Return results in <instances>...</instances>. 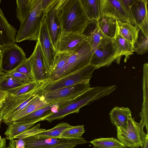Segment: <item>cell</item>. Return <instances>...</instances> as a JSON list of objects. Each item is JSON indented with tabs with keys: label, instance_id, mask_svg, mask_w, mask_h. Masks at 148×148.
I'll return each instance as SVG.
<instances>
[{
	"label": "cell",
	"instance_id": "7402d4cb",
	"mask_svg": "<svg viewBox=\"0 0 148 148\" xmlns=\"http://www.w3.org/2000/svg\"><path fill=\"white\" fill-rule=\"evenodd\" d=\"M40 94L37 96L23 110L14 115L4 123L8 125L14 121L49 104L42 99Z\"/></svg>",
	"mask_w": 148,
	"mask_h": 148
},
{
	"label": "cell",
	"instance_id": "30bf717a",
	"mask_svg": "<svg viewBox=\"0 0 148 148\" xmlns=\"http://www.w3.org/2000/svg\"><path fill=\"white\" fill-rule=\"evenodd\" d=\"M38 39L44 58L45 75L49 78L54 68L57 51L51 38L45 17L42 22Z\"/></svg>",
	"mask_w": 148,
	"mask_h": 148
},
{
	"label": "cell",
	"instance_id": "b9f144b4",
	"mask_svg": "<svg viewBox=\"0 0 148 148\" xmlns=\"http://www.w3.org/2000/svg\"><path fill=\"white\" fill-rule=\"evenodd\" d=\"M78 145L75 143H65L59 144L41 148H74L75 146Z\"/></svg>",
	"mask_w": 148,
	"mask_h": 148
},
{
	"label": "cell",
	"instance_id": "8992f818",
	"mask_svg": "<svg viewBox=\"0 0 148 148\" xmlns=\"http://www.w3.org/2000/svg\"><path fill=\"white\" fill-rule=\"evenodd\" d=\"M46 81L42 85L29 93L18 95L8 94L0 111L3 113V122L4 123L23 110L39 95L38 92L43 88Z\"/></svg>",
	"mask_w": 148,
	"mask_h": 148
},
{
	"label": "cell",
	"instance_id": "2e32d148",
	"mask_svg": "<svg viewBox=\"0 0 148 148\" xmlns=\"http://www.w3.org/2000/svg\"><path fill=\"white\" fill-rule=\"evenodd\" d=\"M30 64L34 81H43L47 79L45 75V64L39 41L37 40L34 50L28 58Z\"/></svg>",
	"mask_w": 148,
	"mask_h": 148
},
{
	"label": "cell",
	"instance_id": "bcb514c9",
	"mask_svg": "<svg viewBox=\"0 0 148 148\" xmlns=\"http://www.w3.org/2000/svg\"><path fill=\"white\" fill-rule=\"evenodd\" d=\"M6 97H0V111L4 104Z\"/></svg>",
	"mask_w": 148,
	"mask_h": 148
},
{
	"label": "cell",
	"instance_id": "f546056e",
	"mask_svg": "<svg viewBox=\"0 0 148 148\" xmlns=\"http://www.w3.org/2000/svg\"><path fill=\"white\" fill-rule=\"evenodd\" d=\"M94 148H127L118 139L114 138H99L89 142Z\"/></svg>",
	"mask_w": 148,
	"mask_h": 148
},
{
	"label": "cell",
	"instance_id": "83f0119b",
	"mask_svg": "<svg viewBox=\"0 0 148 148\" xmlns=\"http://www.w3.org/2000/svg\"><path fill=\"white\" fill-rule=\"evenodd\" d=\"M116 20L110 17L101 16L97 21L98 25L102 32L108 37L113 38L116 30Z\"/></svg>",
	"mask_w": 148,
	"mask_h": 148
},
{
	"label": "cell",
	"instance_id": "8fae6325",
	"mask_svg": "<svg viewBox=\"0 0 148 148\" xmlns=\"http://www.w3.org/2000/svg\"><path fill=\"white\" fill-rule=\"evenodd\" d=\"M1 69L5 73L10 72L27 58L23 49L15 43L1 50Z\"/></svg>",
	"mask_w": 148,
	"mask_h": 148
},
{
	"label": "cell",
	"instance_id": "4fadbf2b",
	"mask_svg": "<svg viewBox=\"0 0 148 148\" xmlns=\"http://www.w3.org/2000/svg\"><path fill=\"white\" fill-rule=\"evenodd\" d=\"M59 1V0H56L45 11L47 27L53 45L56 51L57 42L62 32L58 12Z\"/></svg>",
	"mask_w": 148,
	"mask_h": 148
},
{
	"label": "cell",
	"instance_id": "ba28073f",
	"mask_svg": "<svg viewBox=\"0 0 148 148\" xmlns=\"http://www.w3.org/2000/svg\"><path fill=\"white\" fill-rule=\"evenodd\" d=\"M90 88L89 81H87L53 91L43 92L40 95L44 101L49 104L61 100L75 98Z\"/></svg>",
	"mask_w": 148,
	"mask_h": 148
},
{
	"label": "cell",
	"instance_id": "8d00e7d4",
	"mask_svg": "<svg viewBox=\"0 0 148 148\" xmlns=\"http://www.w3.org/2000/svg\"><path fill=\"white\" fill-rule=\"evenodd\" d=\"M14 70L25 75L32 82L34 81L31 65L28 58Z\"/></svg>",
	"mask_w": 148,
	"mask_h": 148
},
{
	"label": "cell",
	"instance_id": "5bb4252c",
	"mask_svg": "<svg viewBox=\"0 0 148 148\" xmlns=\"http://www.w3.org/2000/svg\"><path fill=\"white\" fill-rule=\"evenodd\" d=\"M25 142V148H41L65 143H75L82 145L87 142L83 138L80 139H69L62 138H37L33 136L23 139Z\"/></svg>",
	"mask_w": 148,
	"mask_h": 148
},
{
	"label": "cell",
	"instance_id": "6da1fadb",
	"mask_svg": "<svg viewBox=\"0 0 148 148\" xmlns=\"http://www.w3.org/2000/svg\"><path fill=\"white\" fill-rule=\"evenodd\" d=\"M58 12L62 32L82 34L90 21L84 13L80 0H59Z\"/></svg>",
	"mask_w": 148,
	"mask_h": 148
},
{
	"label": "cell",
	"instance_id": "7a4b0ae2",
	"mask_svg": "<svg viewBox=\"0 0 148 148\" xmlns=\"http://www.w3.org/2000/svg\"><path fill=\"white\" fill-rule=\"evenodd\" d=\"M42 0H31L27 14L20 23L15 42L25 40H37L45 12L42 6Z\"/></svg>",
	"mask_w": 148,
	"mask_h": 148
},
{
	"label": "cell",
	"instance_id": "c3c4849f",
	"mask_svg": "<svg viewBox=\"0 0 148 148\" xmlns=\"http://www.w3.org/2000/svg\"><path fill=\"white\" fill-rule=\"evenodd\" d=\"M5 73L2 72L0 73V82L5 77Z\"/></svg>",
	"mask_w": 148,
	"mask_h": 148
},
{
	"label": "cell",
	"instance_id": "7bdbcfd3",
	"mask_svg": "<svg viewBox=\"0 0 148 148\" xmlns=\"http://www.w3.org/2000/svg\"><path fill=\"white\" fill-rule=\"evenodd\" d=\"M56 0H42V6L43 9L46 10Z\"/></svg>",
	"mask_w": 148,
	"mask_h": 148
},
{
	"label": "cell",
	"instance_id": "db71d44e",
	"mask_svg": "<svg viewBox=\"0 0 148 148\" xmlns=\"http://www.w3.org/2000/svg\"><path fill=\"white\" fill-rule=\"evenodd\" d=\"M73 148V147H70V148Z\"/></svg>",
	"mask_w": 148,
	"mask_h": 148
},
{
	"label": "cell",
	"instance_id": "f907efd6",
	"mask_svg": "<svg viewBox=\"0 0 148 148\" xmlns=\"http://www.w3.org/2000/svg\"><path fill=\"white\" fill-rule=\"evenodd\" d=\"M2 71L1 69V50H0V73Z\"/></svg>",
	"mask_w": 148,
	"mask_h": 148
},
{
	"label": "cell",
	"instance_id": "f35d334b",
	"mask_svg": "<svg viewBox=\"0 0 148 148\" xmlns=\"http://www.w3.org/2000/svg\"><path fill=\"white\" fill-rule=\"evenodd\" d=\"M5 77H11L23 84L32 82L26 75L14 70L5 73Z\"/></svg>",
	"mask_w": 148,
	"mask_h": 148
},
{
	"label": "cell",
	"instance_id": "52a82bcc",
	"mask_svg": "<svg viewBox=\"0 0 148 148\" xmlns=\"http://www.w3.org/2000/svg\"><path fill=\"white\" fill-rule=\"evenodd\" d=\"M95 69L93 66L89 64L79 71L57 79L52 81L49 80L42 89V93L89 81Z\"/></svg>",
	"mask_w": 148,
	"mask_h": 148
},
{
	"label": "cell",
	"instance_id": "ee69618b",
	"mask_svg": "<svg viewBox=\"0 0 148 148\" xmlns=\"http://www.w3.org/2000/svg\"><path fill=\"white\" fill-rule=\"evenodd\" d=\"M122 1L128 12L131 16L130 8L134 0H122Z\"/></svg>",
	"mask_w": 148,
	"mask_h": 148
},
{
	"label": "cell",
	"instance_id": "836d02e7",
	"mask_svg": "<svg viewBox=\"0 0 148 148\" xmlns=\"http://www.w3.org/2000/svg\"><path fill=\"white\" fill-rule=\"evenodd\" d=\"M71 52L72 51L57 52L55 58L54 68L50 76L55 73L63 67L70 56Z\"/></svg>",
	"mask_w": 148,
	"mask_h": 148
},
{
	"label": "cell",
	"instance_id": "4316f807",
	"mask_svg": "<svg viewBox=\"0 0 148 148\" xmlns=\"http://www.w3.org/2000/svg\"><path fill=\"white\" fill-rule=\"evenodd\" d=\"M45 118H41L33 121L24 123H12L8 125L5 134L6 139L10 140L34 125L37 122L42 121Z\"/></svg>",
	"mask_w": 148,
	"mask_h": 148
},
{
	"label": "cell",
	"instance_id": "74e56055",
	"mask_svg": "<svg viewBox=\"0 0 148 148\" xmlns=\"http://www.w3.org/2000/svg\"><path fill=\"white\" fill-rule=\"evenodd\" d=\"M40 124L36 125L29 129H28L16 136L14 138L23 139L26 137L33 135L46 130L45 129L40 128Z\"/></svg>",
	"mask_w": 148,
	"mask_h": 148
},
{
	"label": "cell",
	"instance_id": "484cf974",
	"mask_svg": "<svg viewBox=\"0 0 148 148\" xmlns=\"http://www.w3.org/2000/svg\"><path fill=\"white\" fill-rule=\"evenodd\" d=\"M83 10L90 20L98 21L101 16L100 0H80Z\"/></svg>",
	"mask_w": 148,
	"mask_h": 148
},
{
	"label": "cell",
	"instance_id": "1f68e13d",
	"mask_svg": "<svg viewBox=\"0 0 148 148\" xmlns=\"http://www.w3.org/2000/svg\"><path fill=\"white\" fill-rule=\"evenodd\" d=\"M148 36L145 35L140 29L137 40L133 45L134 52L142 55L148 51Z\"/></svg>",
	"mask_w": 148,
	"mask_h": 148
},
{
	"label": "cell",
	"instance_id": "ac0fdd59",
	"mask_svg": "<svg viewBox=\"0 0 148 148\" xmlns=\"http://www.w3.org/2000/svg\"><path fill=\"white\" fill-rule=\"evenodd\" d=\"M16 32V29L8 22L0 7V50L15 43Z\"/></svg>",
	"mask_w": 148,
	"mask_h": 148
},
{
	"label": "cell",
	"instance_id": "277c9868",
	"mask_svg": "<svg viewBox=\"0 0 148 148\" xmlns=\"http://www.w3.org/2000/svg\"><path fill=\"white\" fill-rule=\"evenodd\" d=\"M93 51L87 39L71 53L63 67L49 79L51 81L75 72L90 64Z\"/></svg>",
	"mask_w": 148,
	"mask_h": 148
},
{
	"label": "cell",
	"instance_id": "603a6c76",
	"mask_svg": "<svg viewBox=\"0 0 148 148\" xmlns=\"http://www.w3.org/2000/svg\"><path fill=\"white\" fill-rule=\"evenodd\" d=\"M148 64L145 63L143 65V102L142 110L140 115L141 117L140 122L142 123L146 127L148 133Z\"/></svg>",
	"mask_w": 148,
	"mask_h": 148
},
{
	"label": "cell",
	"instance_id": "9a60e30c",
	"mask_svg": "<svg viewBox=\"0 0 148 148\" xmlns=\"http://www.w3.org/2000/svg\"><path fill=\"white\" fill-rule=\"evenodd\" d=\"M65 103L66 101L64 99L51 103L43 107L20 118L12 123H27L41 118H45L62 109L65 105Z\"/></svg>",
	"mask_w": 148,
	"mask_h": 148
},
{
	"label": "cell",
	"instance_id": "9c48e42d",
	"mask_svg": "<svg viewBox=\"0 0 148 148\" xmlns=\"http://www.w3.org/2000/svg\"><path fill=\"white\" fill-rule=\"evenodd\" d=\"M114 37L103 40L93 51L90 64L95 69L109 66L116 60L115 51L113 41Z\"/></svg>",
	"mask_w": 148,
	"mask_h": 148
},
{
	"label": "cell",
	"instance_id": "5b68a950",
	"mask_svg": "<svg viewBox=\"0 0 148 148\" xmlns=\"http://www.w3.org/2000/svg\"><path fill=\"white\" fill-rule=\"evenodd\" d=\"M144 125L140 122H136L132 116L128 119L125 127H117L118 140L127 147L142 148L147 139L148 134L143 130Z\"/></svg>",
	"mask_w": 148,
	"mask_h": 148
},
{
	"label": "cell",
	"instance_id": "3957f363",
	"mask_svg": "<svg viewBox=\"0 0 148 148\" xmlns=\"http://www.w3.org/2000/svg\"><path fill=\"white\" fill-rule=\"evenodd\" d=\"M112 92V89L110 86L90 87L73 102L56 113L45 118L42 121L51 122L56 120L62 119L70 114L78 113L83 106L107 96Z\"/></svg>",
	"mask_w": 148,
	"mask_h": 148
},
{
	"label": "cell",
	"instance_id": "60d3db41",
	"mask_svg": "<svg viewBox=\"0 0 148 148\" xmlns=\"http://www.w3.org/2000/svg\"><path fill=\"white\" fill-rule=\"evenodd\" d=\"M137 26L141 29L145 35L148 36V15L146 16L144 20L140 24Z\"/></svg>",
	"mask_w": 148,
	"mask_h": 148
},
{
	"label": "cell",
	"instance_id": "d590c367",
	"mask_svg": "<svg viewBox=\"0 0 148 148\" xmlns=\"http://www.w3.org/2000/svg\"><path fill=\"white\" fill-rule=\"evenodd\" d=\"M23 85L11 77H5L0 82V91L6 92Z\"/></svg>",
	"mask_w": 148,
	"mask_h": 148
},
{
	"label": "cell",
	"instance_id": "681fc988",
	"mask_svg": "<svg viewBox=\"0 0 148 148\" xmlns=\"http://www.w3.org/2000/svg\"><path fill=\"white\" fill-rule=\"evenodd\" d=\"M3 116V113L2 112L0 111V127H1V122L2 121Z\"/></svg>",
	"mask_w": 148,
	"mask_h": 148
},
{
	"label": "cell",
	"instance_id": "f5cc1de1",
	"mask_svg": "<svg viewBox=\"0 0 148 148\" xmlns=\"http://www.w3.org/2000/svg\"><path fill=\"white\" fill-rule=\"evenodd\" d=\"M5 148H10V147L9 146H8V147H6Z\"/></svg>",
	"mask_w": 148,
	"mask_h": 148
},
{
	"label": "cell",
	"instance_id": "f1b7e54d",
	"mask_svg": "<svg viewBox=\"0 0 148 148\" xmlns=\"http://www.w3.org/2000/svg\"><path fill=\"white\" fill-rule=\"evenodd\" d=\"M72 126L67 122L60 123L53 128L38 134L32 135L37 138H61L62 133L66 130Z\"/></svg>",
	"mask_w": 148,
	"mask_h": 148
},
{
	"label": "cell",
	"instance_id": "ab89813d",
	"mask_svg": "<svg viewBox=\"0 0 148 148\" xmlns=\"http://www.w3.org/2000/svg\"><path fill=\"white\" fill-rule=\"evenodd\" d=\"M9 144L10 148H25V143L23 139L11 140Z\"/></svg>",
	"mask_w": 148,
	"mask_h": 148
},
{
	"label": "cell",
	"instance_id": "cb8c5ba5",
	"mask_svg": "<svg viewBox=\"0 0 148 148\" xmlns=\"http://www.w3.org/2000/svg\"><path fill=\"white\" fill-rule=\"evenodd\" d=\"M119 33L133 46L136 42L140 28L136 25L128 22H123L116 20Z\"/></svg>",
	"mask_w": 148,
	"mask_h": 148
},
{
	"label": "cell",
	"instance_id": "d6986e66",
	"mask_svg": "<svg viewBox=\"0 0 148 148\" xmlns=\"http://www.w3.org/2000/svg\"><path fill=\"white\" fill-rule=\"evenodd\" d=\"M82 34L87 37V40L92 51L101 41L108 37L100 29L96 20L90 21Z\"/></svg>",
	"mask_w": 148,
	"mask_h": 148
},
{
	"label": "cell",
	"instance_id": "e0dca14e",
	"mask_svg": "<svg viewBox=\"0 0 148 148\" xmlns=\"http://www.w3.org/2000/svg\"><path fill=\"white\" fill-rule=\"evenodd\" d=\"M87 39L85 36L79 33L62 32L57 42V51L63 52L73 51Z\"/></svg>",
	"mask_w": 148,
	"mask_h": 148
},
{
	"label": "cell",
	"instance_id": "4dcf8cb0",
	"mask_svg": "<svg viewBox=\"0 0 148 148\" xmlns=\"http://www.w3.org/2000/svg\"><path fill=\"white\" fill-rule=\"evenodd\" d=\"M39 82L34 81L28 84L8 90V94L13 95H18L29 93L42 85L46 79Z\"/></svg>",
	"mask_w": 148,
	"mask_h": 148
},
{
	"label": "cell",
	"instance_id": "7dc6e473",
	"mask_svg": "<svg viewBox=\"0 0 148 148\" xmlns=\"http://www.w3.org/2000/svg\"><path fill=\"white\" fill-rule=\"evenodd\" d=\"M8 95L7 92L0 91V97H6Z\"/></svg>",
	"mask_w": 148,
	"mask_h": 148
},
{
	"label": "cell",
	"instance_id": "816d5d0a",
	"mask_svg": "<svg viewBox=\"0 0 148 148\" xmlns=\"http://www.w3.org/2000/svg\"><path fill=\"white\" fill-rule=\"evenodd\" d=\"M142 148H148V139L146 140L145 144Z\"/></svg>",
	"mask_w": 148,
	"mask_h": 148
},
{
	"label": "cell",
	"instance_id": "d6a6232c",
	"mask_svg": "<svg viewBox=\"0 0 148 148\" xmlns=\"http://www.w3.org/2000/svg\"><path fill=\"white\" fill-rule=\"evenodd\" d=\"M84 126V125L72 126L62 133L61 137L73 139L81 138L85 132Z\"/></svg>",
	"mask_w": 148,
	"mask_h": 148
},
{
	"label": "cell",
	"instance_id": "e575fe53",
	"mask_svg": "<svg viewBox=\"0 0 148 148\" xmlns=\"http://www.w3.org/2000/svg\"><path fill=\"white\" fill-rule=\"evenodd\" d=\"M31 0H16V17L20 23L25 17Z\"/></svg>",
	"mask_w": 148,
	"mask_h": 148
},
{
	"label": "cell",
	"instance_id": "ffe728a7",
	"mask_svg": "<svg viewBox=\"0 0 148 148\" xmlns=\"http://www.w3.org/2000/svg\"><path fill=\"white\" fill-rule=\"evenodd\" d=\"M113 42L115 51L116 60L118 64H119L122 56H125V59L130 56L133 54V45L119 33L117 25Z\"/></svg>",
	"mask_w": 148,
	"mask_h": 148
},
{
	"label": "cell",
	"instance_id": "f6af8a7d",
	"mask_svg": "<svg viewBox=\"0 0 148 148\" xmlns=\"http://www.w3.org/2000/svg\"><path fill=\"white\" fill-rule=\"evenodd\" d=\"M6 140L5 138H2L0 135V148H5Z\"/></svg>",
	"mask_w": 148,
	"mask_h": 148
},
{
	"label": "cell",
	"instance_id": "44dd1931",
	"mask_svg": "<svg viewBox=\"0 0 148 148\" xmlns=\"http://www.w3.org/2000/svg\"><path fill=\"white\" fill-rule=\"evenodd\" d=\"M111 122L117 127H125L128 119L132 116L131 112L127 108L115 107L112 109L110 114Z\"/></svg>",
	"mask_w": 148,
	"mask_h": 148
},
{
	"label": "cell",
	"instance_id": "7c38bea8",
	"mask_svg": "<svg viewBox=\"0 0 148 148\" xmlns=\"http://www.w3.org/2000/svg\"><path fill=\"white\" fill-rule=\"evenodd\" d=\"M100 1L101 16L136 25L134 19L128 12L122 0H100Z\"/></svg>",
	"mask_w": 148,
	"mask_h": 148
},
{
	"label": "cell",
	"instance_id": "d4e9b609",
	"mask_svg": "<svg viewBox=\"0 0 148 148\" xmlns=\"http://www.w3.org/2000/svg\"><path fill=\"white\" fill-rule=\"evenodd\" d=\"M147 0H134L130 8L131 16L137 25L140 24L148 15Z\"/></svg>",
	"mask_w": 148,
	"mask_h": 148
}]
</instances>
